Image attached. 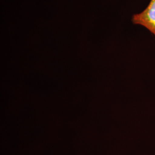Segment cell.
<instances>
[{"mask_svg":"<svg viewBox=\"0 0 155 155\" xmlns=\"http://www.w3.org/2000/svg\"><path fill=\"white\" fill-rule=\"evenodd\" d=\"M132 21L134 24L147 28L155 36V0H150L149 5L143 11L134 14Z\"/></svg>","mask_w":155,"mask_h":155,"instance_id":"6da1fadb","label":"cell"}]
</instances>
